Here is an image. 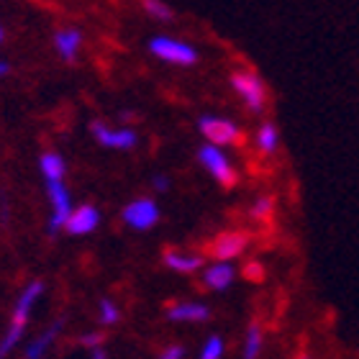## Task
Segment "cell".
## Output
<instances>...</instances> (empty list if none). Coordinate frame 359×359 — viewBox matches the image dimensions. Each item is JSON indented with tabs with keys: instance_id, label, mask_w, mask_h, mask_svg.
Instances as JSON below:
<instances>
[{
	"instance_id": "6da1fadb",
	"label": "cell",
	"mask_w": 359,
	"mask_h": 359,
	"mask_svg": "<svg viewBox=\"0 0 359 359\" xmlns=\"http://www.w3.org/2000/svg\"><path fill=\"white\" fill-rule=\"evenodd\" d=\"M41 295H44V283H39V280L29 283L21 290V295H18V300H15L13 306V313H11V326H8L6 337L0 339V359H6L15 346L21 344L26 323H29L31 313H34V306L39 303Z\"/></svg>"
},
{
	"instance_id": "7a4b0ae2",
	"label": "cell",
	"mask_w": 359,
	"mask_h": 359,
	"mask_svg": "<svg viewBox=\"0 0 359 359\" xmlns=\"http://www.w3.org/2000/svg\"><path fill=\"white\" fill-rule=\"evenodd\" d=\"M147 49H149L151 57H157L159 62H167V65H175V67H193L201 60V52L190 41L167 36V34L151 36Z\"/></svg>"
},
{
	"instance_id": "3957f363",
	"label": "cell",
	"mask_w": 359,
	"mask_h": 359,
	"mask_svg": "<svg viewBox=\"0 0 359 359\" xmlns=\"http://www.w3.org/2000/svg\"><path fill=\"white\" fill-rule=\"evenodd\" d=\"M198 162L210 177L216 180L221 187H233L236 185V167H233L231 157L226 154L224 147H216V144H201L198 147Z\"/></svg>"
},
{
	"instance_id": "277c9868",
	"label": "cell",
	"mask_w": 359,
	"mask_h": 359,
	"mask_svg": "<svg viewBox=\"0 0 359 359\" xmlns=\"http://www.w3.org/2000/svg\"><path fill=\"white\" fill-rule=\"evenodd\" d=\"M198 131L203 134V139L216 147H233L241 142V128L236 121L226 118V116H213V113H203L198 118Z\"/></svg>"
},
{
	"instance_id": "5b68a950",
	"label": "cell",
	"mask_w": 359,
	"mask_h": 359,
	"mask_svg": "<svg viewBox=\"0 0 359 359\" xmlns=\"http://www.w3.org/2000/svg\"><path fill=\"white\" fill-rule=\"evenodd\" d=\"M231 88H233V93L241 97V103L247 105L249 113L264 111V105H267V88H264L262 77L257 75V72H249V69L233 72Z\"/></svg>"
},
{
	"instance_id": "8992f818",
	"label": "cell",
	"mask_w": 359,
	"mask_h": 359,
	"mask_svg": "<svg viewBox=\"0 0 359 359\" xmlns=\"http://www.w3.org/2000/svg\"><path fill=\"white\" fill-rule=\"evenodd\" d=\"M46 201H49V208H52V216H49V233H60L65 231V224H67L69 213H72V195H69L65 180H46Z\"/></svg>"
},
{
	"instance_id": "52a82bcc",
	"label": "cell",
	"mask_w": 359,
	"mask_h": 359,
	"mask_svg": "<svg viewBox=\"0 0 359 359\" xmlns=\"http://www.w3.org/2000/svg\"><path fill=\"white\" fill-rule=\"evenodd\" d=\"M90 134L103 149L131 151L139 144V134L131 126H108L105 121H90Z\"/></svg>"
},
{
	"instance_id": "ba28073f",
	"label": "cell",
	"mask_w": 359,
	"mask_h": 359,
	"mask_svg": "<svg viewBox=\"0 0 359 359\" xmlns=\"http://www.w3.org/2000/svg\"><path fill=\"white\" fill-rule=\"evenodd\" d=\"M121 218H123V224H126L128 229H134V231H149V229H154V226L159 224L162 210H159L154 198H134L131 203L123 205Z\"/></svg>"
},
{
	"instance_id": "9c48e42d",
	"label": "cell",
	"mask_w": 359,
	"mask_h": 359,
	"mask_svg": "<svg viewBox=\"0 0 359 359\" xmlns=\"http://www.w3.org/2000/svg\"><path fill=\"white\" fill-rule=\"evenodd\" d=\"M247 249H249V233L244 231H224L210 241V255H213V259H224V262L239 259Z\"/></svg>"
},
{
	"instance_id": "30bf717a",
	"label": "cell",
	"mask_w": 359,
	"mask_h": 359,
	"mask_svg": "<svg viewBox=\"0 0 359 359\" xmlns=\"http://www.w3.org/2000/svg\"><path fill=\"white\" fill-rule=\"evenodd\" d=\"M83 31L75 29V26H65V29L54 31L52 36V46L57 57H60L65 65H75L80 60V52H83Z\"/></svg>"
},
{
	"instance_id": "8fae6325",
	"label": "cell",
	"mask_w": 359,
	"mask_h": 359,
	"mask_svg": "<svg viewBox=\"0 0 359 359\" xmlns=\"http://www.w3.org/2000/svg\"><path fill=\"white\" fill-rule=\"evenodd\" d=\"M97 226H100V210H97L95 205L85 203V205L72 208L67 224H65V231H67L69 236H90Z\"/></svg>"
},
{
	"instance_id": "7c38bea8",
	"label": "cell",
	"mask_w": 359,
	"mask_h": 359,
	"mask_svg": "<svg viewBox=\"0 0 359 359\" xmlns=\"http://www.w3.org/2000/svg\"><path fill=\"white\" fill-rule=\"evenodd\" d=\"M236 283V267L231 262L216 259L213 264L203 267V285L213 292H226L231 285Z\"/></svg>"
},
{
	"instance_id": "4fadbf2b",
	"label": "cell",
	"mask_w": 359,
	"mask_h": 359,
	"mask_svg": "<svg viewBox=\"0 0 359 359\" xmlns=\"http://www.w3.org/2000/svg\"><path fill=\"white\" fill-rule=\"evenodd\" d=\"M210 318V308L201 300H180L167 308V321L172 323H203Z\"/></svg>"
},
{
	"instance_id": "5bb4252c",
	"label": "cell",
	"mask_w": 359,
	"mask_h": 359,
	"mask_svg": "<svg viewBox=\"0 0 359 359\" xmlns=\"http://www.w3.org/2000/svg\"><path fill=\"white\" fill-rule=\"evenodd\" d=\"M62 326H65V318H57V321L49 326L46 331H41L31 344H26V352H23V357L26 359H44L46 352L52 349V344L57 341V337L62 334Z\"/></svg>"
},
{
	"instance_id": "9a60e30c",
	"label": "cell",
	"mask_w": 359,
	"mask_h": 359,
	"mask_svg": "<svg viewBox=\"0 0 359 359\" xmlns=\"http://www.w3.org/2000/svg\"><path fill=\"white\" fill-rule=\"evenodd\" d=\"M165 264L177 275H195L203 269V255H193V252H180V249H170L165 252Z\"/></svg>"
},
{
	"instance_id": "2e32d148",
	"label": "cell",
	"mask_w": 359,
	"mask_h": 359,
	"mask_svg": "<svg viewBox=\"0 0 359 359\" xmlns=\"http://www.w3.org/2000/svg\"><path fill=\"white\" fill-rule=\"evenodd\" d=\"M255 144H257V151L264 154V157L277 154V149H280V131H277V126L272 121H262V123H259Z\"/></svg>"
},
{
	"instance_id": "e0dca14e",
	"label": "cell",
	"mask_w": 359,
	"mask_h": 359,
	"mask_svg": "<svg viewBox=\"0 0 359 359\" xmlns=\"http://www.w3.org/2000/svg\"><path fill=\"white\" fill-rule=\"evenodd\" d=\"M39 172L41 177L46 180H65L67 175V162L62 157L60 151H44L41 157H39Z\"/></svg>"
},
{
	"instance_id": "ac0fdd59",
	"label": "cell",
	"mask_w": 359,
	"mask_h": 359,
	"mask_svg": "<svg viewBox=\"0 0 359 359\" xmlns=\"http://www.w3.org/2000/svg\"><path fill=\"white\" fill-rule=\"evenodd\" d=\"M264 349V331L259 323H252L244 334V344H241V357L244 359H259Z\"/></svg>"
},
{
	"instance_id": "d6986e66",
	"label": "cell",
	"mask_w": 359,
	"mask_h": 359,
	"mask_svg": "<svg viewBox=\"0 0 359 359\" xmlns=\"http://www.w3.org/2000/svg\"><path fill=\"white\" fill-rule=\"evenodd\" d=\"M142 8L151 21H157V23H172L175 21V11L167 6L165 0H142Z\"/></svg>"
},
{
	"instance_id": "ffe728a7",
	"label": "cell",
	"mask_w": 359,
	"mask_h": 359,
	"mask_svg": "<svg viewBox=\"0 0 359 359\" xmlns=\"http://www.w3.org/2000/svg\"><path fill=\"white\" fill-rule=\"evenodd\" d=\"M97 321L103 326H116L121 321V308L118 303H113L111 298H103L97 303Z\"/></svg>"
},
{
	"instance_id": "44dd1931",
	"label": "cell",
	"mask_w": 359,
	"mask_h": 359,
	"mask_svg": "<svg viewBox=\"0 0 359 359\" xmlns=\"http://www.w3.org/2000/svg\"><path fill=\"white\" fill-rule=\"evenodd\" d=\"M272 210H275V198L272 195H259V198H255L252 208H249V218L252 221H267L272 216Z\"/></svg>"
},
{
	"instance_id": "7402d4cb",
	"label": "cell",
	"mask_w": 359,
	"mask_h": 359,
	"mask_svg": "<svg viewBox=\"0 0 359 359\" xmlns=\"http://www.w3.org/2000/svg\"><path fill=\"white\" fill-rule=\"evenodd\" d=\"M224 354H226L224 339L218 337V334H213V337H208L205 341H203L201 352H198V359H224Z\"/></svg>"
},
{
	"instance_id": "603a6c76",
	"label": "cell",
	"mask_w": 359,
	"mask_h": 359,
	"mask_svg": "<svg viewBox=\"0 0 359 359\" xmlns=\"http://www.w3.org/2000/svg\"><path fill=\"white\" fill-rule=\"evenodd\" d=\"M159 359H185V349L180 344H167L162 352H159Z\"/></svg>"
},
{
	"instance_id": "cb8c5ba5",
	"label": "cell",
	"mask_w": 359,
	"mask_h": 359,
	"mask_svg": "<svg viewBox=\"0 0 359 359\" xmlns=\"http://www.w3.org/2000/svg\"><path fill=\"white\" fill-rule=\"evenodd\" d=\"M80 344L88 346V349H93V346H100V344H103V334H100V331H88V334H83V337H80Z\"/></svg>"
},
{
	"instance_id": "d4e9b609",
	"label": "cell",
	"mask_w": 359,
	"mask_h": 359,
	"mask_svg": "<svg viewBox=\"0 0 359 359\" xmlns=\"http://www.w3.org/2000/svg\"><path fill=\"white\" fill-rule=\"evenodd\" d=\"M151 187H154V193H167L170 190V177L167 175H154L151 177Z\"/></svg>"
},
{
	"instance_id": "484cf974",
	"label": "cell",
	"mask_w": 359,
	"mask_h": 359,
	"mask_svg": "<svg viewBox=\"0 0 359 359\" xmlns=\"http://www.w3.org/2000/svg\"><path fill=\"white\" fill-rule=\"evenodd\" d=\"M90 359H108V352L103 349V344L93 346V349H90Z\"/></svg>"
},
{
	"instance_id": "4316f807",
	"label": "cell",
	"mask_w": 359,
	"mask_h": 359,
	"mask_svg": "<svg viewBox=\"0 0 359 359\" xmlns=\"http://www.w3.org/2000/svg\"><path fill=\"white\" fill-rule=\"evenodd\" d=\"M8 69H11V67H8V62H6V60H0V77H6V75H8Z\"/></svg>"
},
{
	"instance_id": "83f0119b",
	"label": "cell",
	"mask_w": 359,
	"mask_h": 359,
	"mask_svg": "<svg viewBox=\"0 0 359 359\" xmlns=\"http://www.w3.org/2000/svg\"><path fill=\"white\" fill-rule=\"evenodd\" d=\"M3 39H6V29L0 26V44H3Z\"/></svg>"
},
{
	"instance_id": "f1b7e54d",
	"label": "cell",
	"mask_w": 359,
	"mask_h": 359,
	"mask_svg": "<svg viewBox=\"0 0 359 359\" xmlns=\"http://www.w3.org/2000/svg\"><path fill=\"white\" fill-rule=\"evenodd\" d=\"M298 359H316V357H313V354H300Z\"/></svg>"
}]
</instances>
